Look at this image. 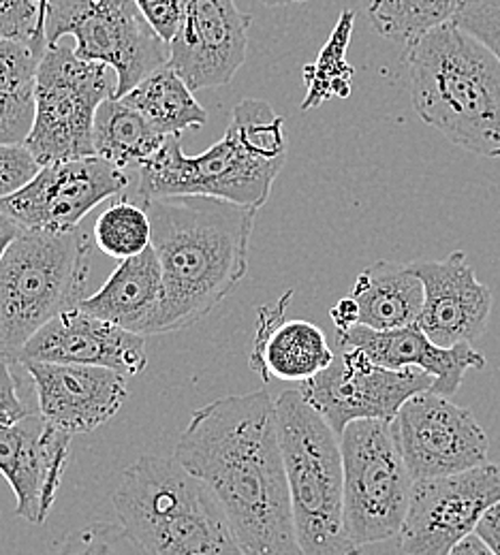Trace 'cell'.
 Segmentation results:
<instances>
[{"label":"cell","instance_id":"cell-1","mask_svg":"<svg viewBox=\"0 0 500 555\" xmlns=\"http://www.w3.org/2000/svg\"><path fill=\"white\" fill-rule=\"evenodd\" d=\"M174 457L210 489L246 555L297 547L277 402L266 389L195 411Z\"/></svg>","mask_w":500,"mask_h":555},{"label":"cell","instance_id":"cell-2","mask_svg":"<svg viewBox=\"0 0 500 555\" xmlns=\"http://www.w3.org/2000/svg\"><path fill=\"white\" fill-rule=\"evenodd\" d=\"M163 272V304L154 336L187 330L208 317L248 272L257 209L180 195L142 204Z\"/></svg>","mask_w":500,"mask_h":555},{"label":"cell","instance_id":"cell-3","mask_svg":"<svg viewBox=\"0 0 500 555\" xmlns=\"http://www.w3.org/2000/svg\"><path fill=\"white\" fill-rule=\"evenodd\" d=\"M285 160V118L264 99H244L233 107L222 139L206 152L189 156L180 135L165 139L163 147L138 167L131 199L145 204L204 195L261 209Z\"/></svg>","mask_w":500,"mask_h":555},{"label":"cell","instance_id":"cell-4","mask_svg":"<svg viewBox=\"0 0 500 555\" xmlns=\"http://www.w3.org/2000/svg\"><path fill=\"white\" fill-rule=\"evenodd\" d=\"M405 50L418 116L451 143L500 158L499 56L453 20Z\"/></svg>","mask_w":500,"mask_h":555},{"label":"cell","instance_id":"cell-5","mask_svg":"<svg viewBox=\"0 0 500 555\" xmlns=\"http://www.w3.org/2000/svg\"><path fill=\"white\" fill-rule=\"evenodd\" d=\"M112 504L140 555H246L210 489L176 457L142 455Z\"/></svg>","mask_w":500,"mask_h":555},{"label":"cell","instance_id":"cell-6","mask_svg":"<svg viewBox=\"0 0 500 555\" xmlns=\"http://www.w3.org/2000/svg\"><path fill=\"white\" fill-rule=\"evenodd\" d=\"M92 242L72 231L24 229L0 261V361L20 363L30 338L86 297Z\"/></svg>","mask_w":500,"mask_h":555},{"label":"cell","instance_id":"cell-7","mask_svg":"<svg viewBox=\"0 0 500 555\" xmlns=\"http://www.w3.org/2000/svg\"><path fill=\"white\" fill-rule=\"evenodd\" d=\"M279 436L302 555H361L345 517L341 438L297 389L277 400Z\"/></svg>","mask_w":500,"mask_h":555},{"label":"cell","instance_id":"cell-8","mask_svg":"<svg viewBox=\"0 0 500 555\" xmlns=\"http://www.w3.org/2000/svg\"><path fill=\"white\" fill-rule=\"evenodd\" d=\"M345 470V517L358 547L400 534L409 513L413 477L389 421L361 418L341 434Z\"/></svg>","mask_w":500,"mask_h":555},{"label":"cell","instance_id":"cell-9","mask_svg":"<svg viewBox=\"0 0 500 555\" xmlns=\"http://www.w3.org/2000/svg\"><path fill=\"white\" fill-rule=\"evenodd\" d=\"M75 39V54L107 65L116 75V99L169 63V43L143 17L136 0H50L48 46Z\"/></svg>","mask_w":500,"mask_h":555},{"label":"cell","instance_id":"cell-10","mask_svg":"<svg viewBox=\"0 0 500 555\" xmlns=\"http://www.w3.org/2000/svg\"><path fill=\"white\" fill-rule=\"evenodd\" d=\"M114 96L116 79L110 77L107 65L81 61L63 43L48 46L35 81V125L24 145L41 167L97 156L94 118Z\"/></svg>","mask_w":500,"mask_h":555},{"label":"cell","instance_id":"cell-11","mask_svg":"<svg viewBox=\"0 0 500 555\" xmlns=\"http://www.w3.org/2000/svg\"><path fill=\"white\" fill-rule=\"evenodd\" d=\"M330 367L299 383L302 398L338 434L354 421H394L418 393L428 391L434 376L418 367L389 370L374 363L359 348H338Z\"/></svg>","mask_w":500,"mask_h":555},{"label":"cell","instance_id":"cell-12","mask_svg":"<svg viewBox=\"0 0 500 555\" xmlns=\"http://www.w3.org/2000/svg\"><path fill=\"white\" fill-rule=\"evenodd\" d=\"M392 431L413 481L488 464L490 440L477 418L432 389L413 396L398 411Z\"/></svg>","mask_w":500,"mask_h":555},{"label":"cell","instance_id":"cell-13","mask_svg":"<svg viewBox=\"0 0 500 555\" xmlns=\"http://www.w3.org/2000/svg\"><path fill=\"white\" fill-rule=\"evenodd\" d=\"M500 502V466L484 464L458 475L415 481L398 534L407 555H449Z\"/></svg>","mask_w":500,"mask_h":555},{"label":"cell","instance_id":"cell-14","mask_svg":"<svg viewBox=\"0 0 500 555\" xmlns=\"http://www.w3.org/2000/svg\"><path fill=\"white\" fill-rule=\"evenodd\" d=\"M125 169L101 156H84L43 165L17 193L0 199V211L24 229L72 231L88 211L127 193Z\"/></svg>","mask_w":500,"mask_h":555},{"label":"cell","instance_id":"cell-15","mask_svg":"<svg viewBox=\"0 0 500 555\" xmlns=\"http://www.w3.org/2000/svg\"><path fill=\"white\" fill-rule=\"evenodd\" d=\"M251 15L235 0H182L169 67L195 90L227 86L246 61Z\"/></svg>","mask_w":500,"mask_h":555},{"label":"cell","instance_id":"cell-16","mask_svg":"<svg viewBox=\"0 0 500 555\" xmlns=\"http://www.w3.org/2000/svg\"><path fill=\"white\" fill-rule=\"evenodd\" d=\"M72 440L41 413L0 423V475L15 495V513L28 524L48 519L69 466Z\"/></svg>","mask_w":500,"mask_h":555},{"label":"cell","instance_id":"cell-17","mask_svg":"<svg viewBox=\"0 0 500 555\" xmlns=\"http://www.w3.org/2000/svg\"><path fill=\"white\" fill-rule=\"evenodd\" d=\"M37 391L39 413L61 431L77 436L107 423L127 402V376L107 367L24 361Z\"/></svg>","mask_w":500,"mask_h":555},{"label":"cell","instance_id":"cell-18","mask_svg":"<svg viewBox=\"0 0 500 555\" xmlns=\"http://www.w3.org/2000/svg\"><path fill=\"white\" fill-rule=\"evenodd\" d=\"M422 278L426 299L418 325L438 347L475 343L488 327L492 312V291L479 282L466 261V253L456 250L440 261H413Z\"/></svg>","mask_w":500,"mask_h":555},{"label":"cell","instance_id":"cell-19","mask_svg":"<svg viewBox=\"0 0 500 555\" xmlns=\"http://www.w3.org/2000/svg\"><path fill=\"white\" fill-rule=\"evenodd\" d=\"M24 361L97 365L138 376L148 365L145 336L92 317L77 306L30 338L20 357V363Z\"/></svg>","mask_w":500,"mask_h":555},{"label":"cell","instance_id":"cell-20","mask_svg":"<svg viewBox=\"0 0 500 555\" xmlns=\"http://www.w3.org/2000/svg\"><path fill=\"white\" fill-rule=\"evenodd\" d=\"M338 348H359L374 363L389 370L418 367L434 376L432 391L445 398H451L469 370L486 367V357L471 347H438L430 340L426 332L413 323L400 330H370L363 325H354L349 330H336Z\"/></svg>","mask_w":500,"mask_h":555},{"label":"cell","instance_id":"cell-21","mask_svg":"<svg viewBox=\"0 0 500 555\" xmlns=\"http://www.w3.org/2000/svg\"><path fill=\"white\" fill-rule=\"evenodd\" d=\"M293 291H285L274 304H266L257 312L255 338L248 365L264 383L293 380L304 383L330 367L334 350L328 345L323 330L310 321L286 319Z\"/></svg>","mask_w":500,"mask_h":555},{"label":"cell","instance_id":"cell-22","mask_svg":"<svg viewBox=\"0 0 500 555\" xmlns=\"http://www.w3.org/2000/svg\"><path fill=\"white\" fill-rule=\"evenodd\" d=\"M163 304V272L154 248L125 259L107 282L88 295L79 308L140 336H154Z\"/></svg>","mask_w":500,"mask_h":555},{"label":"cell","instance_id":"cell-23","mask_svg":"<svg viewBox=\"0 0 500 555\" xmlns=\"http://www.w3.org/2000/svg\"><path fill=\"white\" fill-rule=\"evenodd\" d=\"M351 297L358 301V325L387 332L420 321L426 291L411 263L376 261L359 274Z\"/></svg>","mask_w":500,"mask_h":555},{"label":"cell","instance_id":"cell-24","mask_svg":"<svg viewBox=\"0 0 500 555\" xmlns=\"http://www.w3.org/2000/svg\"><path fill=\"white\" fill-rule=\"evenodd\" d=\"M165 138L200 129L208 122V112L197 103L193 90L169 65L154 70L131 92L120 96Z\"/></svg>","mask_w":500,"mask_h":555},{"label":"cell","instance_id":"cell-25","mask_svg":"<svg viewBox=\"0 0 500 555\" xmlns=\"http://www.w3.org/2000/svg\"><path fill=\"white\" fill-rule=\"evenodd\" d=\"M138 109L123 99H107L94 118V152L120 169L140 167L165 143Z\"/></svg>","mask_w":500,"mask_h":555},{"label":"cell","instance_id":"cell-26","mask_svg":"<svg viewBox=\"0 0 500 555\" xmlns=\"http://www.w3.org/2000/svg\"><path fill=\"white\" fill-rule=\"evenodd\" d=\"M462 0H363L372 28L387 41L411 46L434 26L449 22Z\"/></svg>","mask_w":500,"mask_h":555},{"label":"cell","instance_id":"cell-27","mask_svg":"<svg viewBox=\"0 0 500 555\" xmlns=\"http://www.w3.org/2000/svg\"><path fill=\"white\" fill-rule=\"evenodd\" d=\"M94 244L114 259H131L152 246V224L148 209L140 202L127 197L114 202L94 224Z\"/></svg>","mask_w":500,"mask_h":555},{"label":"cell","instance_id":"cell-28","mask_svg":"<svg viewBox=\"0 0 500 555\" xmlns=\"http://www.w3.org/2000/svg\"><path fill=\"white\" fill-rule=\"evenodd\" d=\"M354 15L345 13L338 24L332 41L321 50L319 63L315 67L304 69V79H308L310 90L302 103V109H310L330 96H347L349 94V77L351 70L345 65V43L349 41Z\"/></svg>","mask_w":500,"mask_h":555},{"label":"cell","instance_id":"cell-29","mask_svg":"<svg viewBox=\"0 0 500 555\" xmlns=\"http://www.w3.org/2000/svg\"><path fill=\"white\" fill-rule=\"evenodd\" d=\"M0 35L17 39L43 56L48 41L41 28L39 0H0Z\"/></svg>","mask_w":500,"mask_h":555},{"label":"cell","instance_id":"cell-30","mask_svg":"<svg viewBox=\"0 0 500 555\" xmlns=\"http://www.w3.org/2000/svg\"><path fill=\"white\" fill-rule=\"evenodd\" d=\"M30 46L0 35V90L2 92H28L35 90L37 70L41 63Z\"/></svg>","mask_w":500,"mask_h":555},{"label":"cell","instance_id":"cell-31","mask_svg":"<svg viewBox=\"0 0 500 555\" xmlns=\"http://www.w3.org/2000/svg\"><path fill=\"white\" fill-rule=\"evenodd\" d=\"M125 545H129V539L120 524L92 521L69 534L54 555H129Z\"/></svg>","mask_w":500,"mask_h":555},{"label":"cell","instance_id":"cell-32","mask_svg":"<svg viewBox=\"0 0 500 555\" xmlns=\"http://www.w3.org/2000/svg\"><path fill=\"white\" fill-rule=\"evenodd\" d=\"M35 90H0V145H24L35 125Z\"/></svg>","mask_w":500,"mask_h":555},{"label":"cell","instance_id":"cell-33","mask_svg":"<svg viewBox=\"0 0 500 555\" xmlns=\"http://www.w3.org/2000/svg\"><path fill=\"white\" fill-rule=\"evenodd\" d=\"M451 20L486 43L500 61V0H462Z\"/></svg>","mask_w":500,"mask_h":555},{"label":"cell","instance_id":"cell-34","mask_svg":"<svg viewBox=\"0 0 500 555\" xmlns=\"http://www.w3.org/2000/svg\"><path fill=\"white\" fill-rule=\"evenodd\" d=\"M41 165L26 145H0V199L24 189Z\"/></svg>","mask_w":500,"mask_h":555},{"label":"cell","instance_id":"cell-35","mask_svg":"<svg viewBox=\"0 0 500 555\" xmlns=\"http://www.w3.org/2000/svg\"><path fill=\"white\" fill-rule=\"evenodd\" d=\"M143 17L169 43L182 20V0H136Z\"/></svg>","mask_w":500,"mask_h":555},{"label":"cell","instance_id":"cell-36","mask_svg":"<svg viewBox=\"0 0 500 555\" xmlns=\"http://www.w3.org/2000/svg\"><path fill=\"white\" fill-rule=\"evenodd\" d=\"M33 413L20 398L17 380L11 372V363L0 361V423H11Z\"/></svg>","mask_w":500,"mask_h":555},{"label":"cell","instance_id":"cell-37","mask_svg":"<svg viewBox=\"0 0 500 555\" xmlns=\"http://www.w3.org/2000/svg\"><path fill=\"white\" fill-rule=\"evenodd\" d=\"M475 534L488 545L495 555H500V502H497L479 521Z\"/></svg>","mask_w":500,"mask_h":555},{"label":"cell","instance_id":"cell-38","mask_svg":"<svg viewBox=\"0 0 500 555\" xmlns=\"http://www.w3.org/2000/svg\"><path fill=\"white\" fill-rule=\"evenodd\" d=\"M330 317H332V321H334L336 330H349V327L358 325V301H356L354 297H345V299H341V301H338V304L332 308Z\"/></svg>","mask_w":500,"mask_h":555},{"label":"cell","instance_id":"cell-39","mask_svg":"<svg viewBox=\"0 0 500 555\" xmlns=\"http://www.w3.org/2000/svg\"><path fill=\"white\" fill-rule=\"evenodd\" d=\"M22 231H24L22 224H17L11 216H7V214L0 211V261H2V257H4V253H7V248L13 244V240H15Z\"/></svg>","mask_w":500,"mask_h":555},{"label":"cell","instance_id":"cell-40","mask_svg":"<svg viewBox=\"0 0 500 555\" xmlns=\"http://www.w3.org/2000/svg\"><path fill=\"white\" fill-rule=\"evenodd\" d=\"M449 555H495L490 550H488V545L477 537V534H471V537H466L464 541H460L456 547H453V552Z\"/></svg>","mask_w":500,"mask_h":555},{"label":"cell","instance_id":"cell-41","mask_svg":"<svg viewBox=\"0 0 500 555\" xmlns=\"http://www.w3.org/2000/svg\"><path fill=\"white\" fill-rule=\"evenodd\" d=\"M268 7H286V4H297V2H306V0H259Z\"/></svg>","mask_w":500,"mask_h":555},{"label":"cell","instance_id":"cell-42","mask_svg":"<svg viewBox=\"0 0 500 555\" xmlns=\"http://www.w3.org/2000/svg\"><path fill=\"white\" fill-rule=\"evenodd\" d=\"M48 4L50 0H39V11H41V28L46 33V15H48Z\"/></svg>","mask_w":500,"mask_h":555}]
</instances>
